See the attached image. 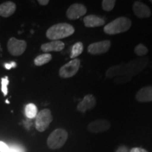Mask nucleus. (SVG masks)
<instances>
[{"instance_id": "f257e3e1", "label": "nucleus", "mask_w": 152, "mask_h": 152, "mask_svg": "<svg viewBox=\"0 0 152 152\" xmlns=\"http://www.w3.org/2000/svg\"><path fill=\"white\" fill-rule=\"evenodd\" d=\"M149 58L147 57H140L133 59L124 65H115L110 67L106 72V76L109 78H114L119 75L132 76L138 75L147 66Z\"/></svg>"}, {"instance_id": "f03ea898", "label": "nucleus", "mask_w": 152, "mask_h": 152, "mask_svg": "<svg viewBox=\"0 0 152 152\" xmlns=\"http://www.w3.org/2000/svg\"><path fill=\"white\" fill-rule=\"evenodd\" d=\"M75 33V29L71 25L66 23H60L53 25L46 32V36L52 41L59 40L68 37Z\"/></svg>"}, {"instance_id": "7ed1b4c3", "label": "nucleus", "mask_w": 152, "mask_h": 152, "mask_svg": "<svg viewBox=\"0 0 152 152\" xmlns=\"http://www.w3.org/2000/svg\"><path fill=\"white\" fill-rule=\"evenodd\" d=\"M131 26L132 21L130 18L121 16L106 25L104 27V31L107 35H117L128 31L131 28Z\"/></svg>"}, {"instance_id": "20e7f679", "label": "nucleus", "mask_w": 152, "mask_h": 152, "mask_svg": "<svg viewBox=\"0 0 152 152\" xmlns=\"http://www.w3.org/2000/svg\"><path fill=\"white\" fill-rule=\"evenodd\" d=\"M68 137L67 131L63 128H57L49 134L47 140L49 149L55 150L61 148L65 144Z\"/></svg>"}, {"instance_id": "39448f33", "label": "nucleus", "mask_w": 152, "mask_h": 152, "mask_svg": "<svg viewBox=\"0 0 152 152\" xmlns=\"http://www.w3.org/2000/svg\"><path fill=\"white\" fill-rule=\"evenodd\" d=\"M52 121L53 117L50 110L48 109L41 110L35 117V128L37 131L42 132L49 128Z\"/></svg>"}, {"instance_id": "423d86ee", "label": "nucleus", "mask_w": 152, "mask_h": 152, "mask_svg": "<svg viewBox=\"0 0 152 152\" xmlns=\"http://www.w3.org/2000/svg\"><path fill=\"white\" fill-rule=\"evenodd\" d=\"M80 67V60L74 58L61 67L59 69V76L62 78H70L75 75Z\"/></svg>"}, {"instance_id": "0eeeda50", "label": "nucleus", "mask_w": 152, "mask_h": 152, "mask_svg": "<svg viewBox=\"0 0 152 152\" xmlns=\"http://www.w3.org/2000/svg\"><path fill=\"white\" fill-rule=\"evenodd\" d=\"M27 47V42L25 40H20L15 37H11L7 42V49L9 54L14 56L22 55Z\"/></svg>"}, {"instance_id": "6e6552de", "label": "nucleus", "mask_w": 152, "mask_h": 152, "mask_svg": "<svg viewBox=\"0 0 152 152\" xmlns=\"http://www.w3.org/2000/svg\"><path fill=\"white\" fill-rule=\"evenodd\" d=\"M111 42L110 40H103L92 43L87 47V52L92 55L105 54L109 50Z\"/></svg>"}, {"instance_id": "1a4fd4ad", "label": "nucleus", "mask_w": 152, "mask_h": 152, "mask_svg": "<svg viewBox=\"0 0 152 152\" xmlns=\"http://www.w3.org/2000/svg\"><path fill=\"white\" fill-rule=\"evenodd\" d=\"M87 9L82 4L75 3L70 6L66 11V16L70 20H76L86 14Z\"/></svg>"}, {"instance_id": "9d476101", "label": "nucleus", "mask_w": 152, "mask_h": 152, "mask_svg": "<svg viewBox=\"0 0 152 152\" xmlns=\"http://www.w3.org/2000/svg\"><path fill=\"white\" fill-rule=\"evenodd\" d=\"M111 123L106 119H98L92 121L87 125V130L92 133H100L109 130Z\"/></svg>"}, {"instance_id": "9b49d317", "label": "nucleus", "mask_w": 152, "mask_h": 152, "mask_svg": "<svg viewBox=\"0 0 152 152\" xmlns=\"http://www.w3.org/2000/svg\"><path fill=\"white\" fill-rule=\"evenodd\" d=\"M132 10L134 15L140 18H149L151 14L149 7L140 1H134L132 5Z\"/></svg>"}, {"instance_id": "f8f14e48", "label": "nucleus", "mask_w": 152, "mask_h": 152, "mask_svg": "<svg viewBox=\"0 0 152 152\" xmlns=\"http://www.w3.org/2000/svg\"><path fill=\"white\" fill-rule=\"evenodd\" d=\"M96 98L93 94H89L85 96L83 99L77 106V110L81 113H85L88 110L93 109L96 105Z\"/></svg>"}, {"instance_id": "ddd939ff", "label": "nucleus", "mask_w": 152, "mask_h": 152, "mask_svg": "<svg viewBox=\"0 0 152 152\" xmlns=\"http://www.w3.org/2000/svg\"><path fill=\"white\" fill-rule=\"evenodd\" d=\"M65 47V44L60 40L51 41L49 42L42 44L41 45V50L45 53L51 52H61Z\"/></svg>"}, {"instance_id": "4468645a", "label": "nucleus", "mask_w": 152, "mask_h": 152, "mask_svg": "<svg viewBox=\"0 0 152 152\" xmlns=\"http://www.w3.org/2000/svg\"><path fill=\"white\" fill-rule=\"evenodd\" d=\"M85 26L87 28H96L100 27L105 24V20L96 15H87L83 18Z\"/></svg>"}, {"instance_id": "2eb2a0df", "label": "nucleus", "mask_w": 152, "mask_h": 152, "mask_svg": "<svg viewBox=\"0 0 152 152\" xmlns=\"http://www.w3.org/2000/svg\"><path fill=\"white\" fill-rule=\"evenodd\" d=\"M135 99L139 102H152V86H146L140 89L137 92Z\"/></svg>"}, {"instance_id": "dca6fc26", "label": "nucleus", "mask_w": 152, "mask_h": 152, "mask_svg": "<svg viewBox=\"0 0 152 152\" xmlns=\"http://www.w3.org/2000/svg\"><path fill=\"white\" fill-rule=\"evenodd\" d=\"M16 9V4L13 1H5L0 4V16L8 18L14 14Z\"/></svg>"}, {"instance_id": "f3484780", "label": "nucleus", "mask_w": 152, "mask_h": 152, "mask_svg": "<svg viewBox=\"0 0 152 152\" xmlns=\"http://www.w3.org/2000/svg\"><path fill=\"white\" fill-rule=\"evenodd\" d=\"M52 56L50 54H42L37 56L36 58L34 59V64L35 66H41L45 65V64H47L52 60Z\"/></svg>"}, {"instance_id": "a211bd4d", "label": "nucleus", "mask_w": 152, "mask_h": 152, "mask_svg": "<svg viewBox=\"0 0 152 152\" xmlns=\"http://www.w3.org/2000/svg\"><path fill=\"white\" fill-rule=\"evenodd\" d=\"M26 117L30 119H33L37 115V108L34 104H28L25 109Z\"/></svg>"}, {"instance_id": "6ab92c4d", "label": "nucleus", "mask_w": 152, "mask_h": 152, "mask_svg": "<svg viewBox=\"0 0 152 152\" xmlns=\"http://www.w3.org/2000/svg\"><path fill=\"white\" fill-rule=\"evenodd\" d=\"M83 48H84L83 47V44L81 42H76L73 45V47H72L71 58L74 59V58H76V57L80 56L83 52Z\"/></svg>"}, {"instance_id": "aec40b11", "label": "nucleus", "mask_w": 152, "mask_h": 152, "mask_svg": "<svg viewBox=\"0 0 152 152\" xmlns=\"http://www.w3.org/2000/svg\"><path fill=\"white\" fill-rule=\"evenodd\" d=\"M134 51L137 56L140 57H143L147 54L148 52H149V49H148V48L145 45L140 43L134 47Z\"/></svg>"}, {"instance_id": "412c9836", "label": "nucleus", "mask_w": 152, "mask_h": 152, "mask_svg": "<svg viewBox=\"0 0 152 152\" xmlns=\"http://www.w3.org/2000/svg\"><path fill=\"white\" fill-rule=\"evenodd\" d=\"M115 0H104L102 2V9L105 11H111L113 10V9L115 7Z\"/></svg>"}, {"instance_id": "4be33fe9", "label": "nucleus", "mask_w": 152, "mask_h": 152, "mask_svg": "<svg viewBox=\"0 0 152 152\" xmlns=\"http://www.w3.org/2000/svg\"><path fill=\"white\" fill-rule=\"evenodd\" d=\"M132 79V77L127 75H119L114 77V83L116 84H124V83H129Z\"/></svg>"}, {"instance_id": "5701e85b", "label": "nucleus", "mask_w": 152, "mask_h": 152, "mask_svg": "<svg viewBox=\"0 0 152 152\" xmlns=\"http://www.w3.org/2000/svg\"><path fill=\"white\" fill-rule=\"evenodd\" d=\"M9 83L8 77H2L1 78V91L4 93V96H7V93H8V90H7V86H8Z\"/></svg>"}, {"instance_id": "b1692460", "label": "nucleus", "mask_w": 152, "mask_h": 152, "mask_svg": "<svg viewBox=\"0 0 152 152\" xmlns=\"http://www.w3.org/2000/svg\"><path fill=\"white\" fill-rule=\"evenodd\" d=\"M9 152H25V150L19 145H11L9 147Z\"/></svg>"}, {"instance_id": "393cba45", "label": "nucleus", "mask_w": 152, "mask_h": 152, "mask_svg": "<svg viewBox=\"0 0 152 152\" xmlns=\"http://www.w3.org/2000/svg\"><path fill=\"white\" fill-rule=\"evenodd\" d=\"M0 152H9V147L3 142H0Z\"/></svg>"}, {"instance_id": "a878e982", "label": "nucleus", "mask_w": 152, "mask_h": 152, "mask_svg": "<svg viewBox=\"0 0 152 152\" xmlns=\"http://www.w3.org/2000/svg\"><path fill=\"white\" fill-rule=\"evenodd\" d=\"M130 152H148V151L146 149H142V148L134 147V148H132V149L130 150Z\"/></svg>"}, {"instance_id": "bb28decb", "label": "nucleus", "mask_w": 152, "mask_h": 152, "mask_svg": "<svg viewBox=\"0 0 152 152\" xmlns=\"http://www.w3.org/2000/svg\"><path fill=\"white\" fill-rule=\"evenodd\" d=\"M38 3L39 5L46 6L49 3V0H38Z\"/></svg>"}, {"instance_id": "cd10ccee", "label": "nucleus", "mask_w": 152, "mask_h": 152, "mask_svg": "<svg viewBox=\"0 0 152 152\" xmlns=\"http://www.w3.org/2000/svg\"><path fill=\"white\" fill-rule=\"evenodd\" d=\"M14 63L13 62V63H11V64H5V67L7 68V69H10V68H11V67H13L12 66V64H14Z\"/></svg>"}, {"instance_id": "c85d7f7f", "label": "nucleus", "mask_w": 152, "mask_h": 152, "mask_svg": "<svg viewBox=\"0 0 152 152\" xmlns=\"http://www.w3.org/2000/svg\"><path fill=\"white\" fill-rule=\"evenodd\" d=\"M150 2H151L152 4V0H150Z\"/></svg>"}, {"instance_id": "c756f323", "label": "nucleus", "mask_w": 152, "mask_h": 152, "mask_svg": "<svg viewBox=\"0 0 152 152\" xmlns=\"http://www.w3.org/2000/svg\"><path fill=\"white\" fill-rule=\"evenodd\" d=\"M0 48H1V45H0Z\"/></svg>"}]
</instances>
